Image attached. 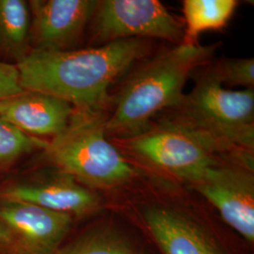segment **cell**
<instances>
[{
	"mask_svg": "<svg viewBox=\"0 0 254 254\" xmlns=\"http://www.w3.org/2000/svg\"><path fill=\"white\" fill-rule=\"evenodd\" d=\"M157 176V175H156ZM143 187L141 179L110 195L107 208L128 220L158 254H254L206 201L191 200L181 184L160 177Z\"/></svg>",
	"mask_w": 254,
	"mask_h": 254,
	"instance_id": "1",
	"label": "cell"
},
{
	"mask_svg": "<svg viewBox=\"0 0 254 254\" xmlns=\"http://www.w3.org/2000/svg\"><path fill=\"white\" fill-rule=\"evenodd\" d=\"M149 52L145 39L82 50L34 49L16 64L21 88L62 98L83 112H102L110 86Z\"/></svg>",
	"mask_w": 254,
	"mask_h": 254,
	"instance_id": "2",
	"label": "cell"
},
{
	"mask_svg": "<svg viewBox=\"0 0 254 254\" xmlns=\"http://www.w3.org/2000/svg\"><path fill=\"white\" fill-rule=\"evenodd\" d=\"M214 52V46L178 45L148 62L120 91L106 118V134L127 139L149 130L157 114L181 103L189 76L208 64Z\"/></svg>",
	"mask_w": 254,
	"mask_h": 254,
	"instance_id": "3",
	"label": "cell"
},
{
	"mask_svg": "<svg viewBox=\"0 0 254 254\" xmlns=\"http://www.w3.org/2000/svg\"><path fill=\"white\" fill-rule=\"evenodd\" d=\"M105 122L102 112L75 110L69 127L45 151L47 160L61 173L91 190L112 195L144 174L109 142Z\"/></svg>",
	"mask_w": 254,
	"mask_h": 254,
	"instance_id": "4",
	"label": "cell"
},
{
	"mask_svg": "<svg viewBox=\"0 0 254 254\" xmlns=\"http://www.w3.org/2000/svg\"><path fill=\"white\" fill-rule=\"evenodd\" d=\"M168 119L205 138L223 154H253L254 89L232 91L207 72Z\"/></svg>",
	"mask_w": 254,
	"mask_h": 254,
	"instance_id": "5",
	"label": "cell"
},
{
	"mask_svg": "<svg viewBox=\"0 0 254 254\" xmlns=\"http://www.w3.org/2000/svg\"><path fill=\"white\" fill-rule=\"evenodd\" d=\"M127 149L153 173L186 186L222 154L205 138L169 120L138 136L127 138Z\"/></svg>",
	"mask_w": 254,
	"mask_h": 254,
	"instance_id": "6",
	"label": "cell"
},
{
	"mask_svg": "<svg viewBox=\"0 0 254 254\" xmlns=\"http://www.w3.org/2000/svg\"><path fill=\"white\" fill-rule=\"evenodd\" d=\"M214 209L224 223L254 246V154H230L185 186Z\"/></svg>",
	"mask_w": 254,
	"mask_h": 254,
	"instance_id": "7",
	"label": "cell"
},
{
	"mask_svg": "<svg viewBox=\"0 0 254 254\" xmlns=\"http://www.w3.org/2000/svg\"><path fill=\"white\" fill-rule=\"evenodd\" d=\"M92 21L97 46L135 38L182 43L184 37V25L158 0L98 1Z\"/></svg>",
	"mask_w": 254,
	"mask_h": 254,
	"instance_id": "8",
	"label": "cell"
},
{
	"mask_svg": "<svg viewBox=\"0 0 254 254\" xmlns=\"http://www.w3.org/2000/svg\"><path fill=\"white\" fill-rule=\"evenodd\" d=\"M75 218L35 204L4 201L0 221L24 254H53L74 228Z\"/></svg>",
	"mask_w": 254,
	"mask_h": 254,
	"instance_id": "9",
	"label": "cell"
},
{
	"mask_svg": "<svg viewBox=\"0 0 254 254\" xmlns=\"http://www.w3.org/2000/svg\"><path fill=\"white\" fill-rule=\"evenodd\" d=\"M73 232L53 254H158L140 232L117 212L106 208Z\"/></svg>",
	"mask_w": 254,
	"mask_h": 254,
	"instance_id": "10",
	"label": "cell"
},
{
	"mask_svg": "<svg viewBox=\"0 0 254 254\" xmlns=\"http://www.w3.org/2000/svg\"><path fill=\"white\" fill-rule=\"evenodd\" d=\"M0 196L4 201L31 203L75 219L91 218L107 208V200L100 193L62 173L48 181L10 186Z\"/></svg>",
	"mask_w": 254,
	"mask_h": 254,
	"instance_id": "11",
	"label": "cell"
},
{
	"mask_svg": "<svg viewBox=\"0 0 254 254\" xmlns=\"http://www.w3.org/2000/svg\"><path fill=\"white\" fill-rule=\"evenodd\" d=\"M98 1L32 0L31 30L39 49L68 50L82 36Z\"/></svg>",
	"mask_w": 254,
	"mask_h": 254,
	"instance_id": "12",
	"label": "cell"
},
{
	"mask_svg": "<svg viewBox=\"0 0 254 254\" xmlns=\"http://www.w3.org/2000/svg\"><path fill=\"white\" fill-rule=\"evenodd\" d=\"M75 110L67 101L40 91H23L0 100V118L37 138L63 134Z\"/></svg>",
	"mask_w": 254,
	"mask_h": 254,
	"instance_id": "13",
	"label": "cell"
},
{
	"mask_svg": "<svg viewBox=\"0 0 254 254\" xmlns=\"http://www.w3.org/2000/svg\"><path fill=\"white\" fill-rule=\"evenodd\" d=\"M238 2L236 0H185L184 37L181 45L198 46L200 33L220 30L233 17Z\"/></svg>",
	"mask_w": 254,
	"mask_h": 254,
	"instance_id": "14",
	"label": "cell"
},
{
	"mask_svg": "<svg viewBox=\"0 0 254 254\" xmlns=\"http://www.w3.org/2000/svg\"><path fill=\"white\" fill-rule=\"evenodd\" d=\"M30 9L22 0H0V48L25 56V47L30 30Z\"/></svg>",
	"mask_w": 254,
	"mask_h": 254,
	"instance_id": "15",
	"label": "cell"
},
{
	"mask_svg": "<svg viewBox=\"0 0 254 254\" xmlns=\"http://www.w3.org/2000/svg\"><path fill=\"white\" fill-rule=\"evenodd\" d=\"M49 141L28 136L0 118V166L16 160L23 154L45 150Z\"/></svg>",
	"mask_w": 254,
	"mask_h": 254,
	"instance_id": "16",
	"label": "cell"
},
{
	"mask_svg": "<svg viewBox=\"0 0 254 254\" xmlns=\"http://www.w3.org/2000/svg\"><path fill=\"white\" fill-rule=\"evenodd\" d=\"M221 85L246 87L254 89V60L249 59H225L218 62L210 71Z\"/></svg>",
	"mask_w": 254,
	"mask_h": 254,
	"instance_id": "17",
	"label": "cell"
},
{
	"mask_svg": "<svg viewBox=\"0 0 254 254\" xmlns=\"http://www.w3.org/2000/svg\"><path fill=\"white\" fill-rule=\"evenodd\" d=\"M23 91L16 65L0 62V100Z\"/></svg>",
	"mask_w": 254,
	"mask_h": 254,
	"instance_id": "18",
	"label": "cell"
},
{
	"mask_svg": "<svg viewBox=\"0 0 254 254\" xmlns=\"http://www.w3.org/2000/svg\"><path fill=\"white\" fill-rule=\"evenodd\" d=\"M0 242H9V237L7 232L0 225Z\"/></svg>",
	"mask_w": 254,
	"mask_h": 254,
	"instance_id": "19",
	"label": "cell"
}]
</instances>
